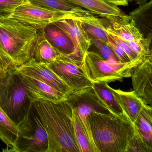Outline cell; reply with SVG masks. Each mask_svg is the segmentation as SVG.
Here are the masks:
<instances>
[{
  "mask_svg": "<svg viewBox=\"0 0 152 152\" xmlns=\"http://www.w3.org/2000/svg\"><path fill=\"white\" fill-rule=\"evenodd\" d=\"M16 72L35 77L48 84L66 96L73 91L63 81L50 70L47 64L38 63L31 59L15 70Z\"/></svg>",
  "mask_w": 152,
  "mask_h": 152,
  "instance_id": "obj_10",
  "label": "cell"
},
{
  "mask_svg": "<svg viewBox=\"0 0 152 152\" xmlns=\"http://www.w3.org/2000/svg\"><path fill=\"white\" fill-rule=\"evenodd\" d=\"M149 56L141 55L127 63L106 60L98 53L88 50L83 56L82 68L93 83L121 81L131 76L132 69Z\"/></svg>",
  "mask_w": 152,
  "mask_h": 152,
  "instance_id": "obj_4",
  "label": "cell"
},
{
  "mask_svg": "<svg viewBox=\"0 0 152 152\" xmlns=\"http://www.w3.org/2000/svg\"><path fill=\"white\" fill-rule=\"evenodd\" d=\"M72 120L75 135L80 152H99L93 139L85 129L80 115L73 108Z\"/></svg>",
  "mask_w": 152,
  "mask_h": 152,
  "instance_id": "obj_21",
  "label": "cell"
},
{
  "mask_svg": "<svg viewBox=\"0 0 152 152\" xmlns=\"http://www.w3.org/2000/svg\"><path fill=\"white\" fill-rule=\"evenodd\" d=\"M133 91L146 104H152V55L132 69Z\"/></svg>",
  "mask_w": 152,
  "mask_h": 152,
  "instance_id": "obj_11",
  "label": "cell"
},
{
  "mask_svg": "<svg viewBox=\"0 0 152 152\" xmlns=\"http://www.w3.org/2000/svg\"><path fill=\"white\" fill-rule=\"evenodd\" d=\"M17 125L0 107V139L7 145V152L14 146L18 136Z\"/></svg>",
  "mask_w": 152,
  "mask_h": 152,
  "instance_id": "obj_24",
  "label": "cell"
},
{
  "mask_svg": "<svg viewBox=\"0 0 152 152\" xmlns=\"http://www.w3.org/2000/svg\"><path fill=\"white\" fill-rule=\"evenodd\" d=\"M26 0H0V19L7 18L18 6Z\"/></svg>",
  "mask_w": 152,
  "mask_h": 152,
  "instance_id": "obj_29",
  "label": "cell"
},
{
  "mask_svg": "<svg viewBox=\"0 0 152 152\" xmlns=\"http://www.w3.org/2000/svg\"><path fill=\"white\" fill-rule=\"evenodd\" d=\"M30 3L43 8L70 13L78 16L84 17L91 13L66 0H27Z\"/></svg>",
  "mask_w": 152,
  "mask_h": 152,
  "instance_id": "obj_20",
  "label": "cell"
},
{
  "mask_svg": "<svg viewBox=\"0 0 152 152\" xmlns=\"http://www.w3.org/2000/svg\"><path fill=\"white\" fill-rule=\"evenodd\" d=\"M136 132L129 142L126 152H152L136 129Z\"/></svg>",
  "mask_w": 152,
  "mask_h": 152,
  "instance_id": "obj_27",
  "label": "cell"
},
{
  "mask_svg": "<svg viewBox=\"0 0 152 152\" xmlns=\"http://www.w3.org/2000/svg\"><path fill=\"white\" fill-rule=\"evenodd\" d=\"M83 26L88 35L104 42L109 46L110 39L105 31V26L102 20L90 14L85 16L80 20Z\"/></svg>",
  "mask_w": 152,
  "mask_h": 152,
  "instance_id": "obj_25",
  "label": "cell"
},
{
  "mask_svg": "<svg viewBox=\"0 0 152 152\" xmlns=\"http://www.w3.org/2000/svg\"><path fill=\"white\" fill-rule=\"evenodd\" d=\"M88 35L91 40V43L97 49L99 52V54L103 58L110 61L117 62L120 61L110 46L100 40L91 35Z\"/></svg>",
  "mask_w": 152,
  "mask_h": 152,
  "instance_id": "obj_26",
  "label": "cell"
},
{
  "mask_svg": "<svg viewBox=\"0 0 152 152\" xmlns=\"http://www.w3.org/2000/svg\"><path fill=\"white\" fill-rule=\"evenodd\" d=\"M31 104L19 74L15 70L8 72L0 93V107L17 125L27 114Z\"/></svg>",
  "mask_w": 152,
  "mask_h": 152,
  "instance_id": "obj_6",
  "label": "cell"
},
{
  "mask_svg": "<svg viewBox=\"0 0 152 152\" xmlns=\"http://www.w3.org/2000/svg\"><path fill=\"white\" fill-rule=\"evenodd\" d=\"M148 1V0H135V2L137 5L140 6L147 2Z\"/></svg>",
  "mask_w": 152,
  "mask_h": 152,
  "instance_id": "obj_33",
  "label": "cell"
},
{
  "mask_svg": "<svg viewBox=\"0 0 152 152\" xmlns=\"http://www.w3.org/2000/svg\"><path fill=\"white\" fill-rule=\"evenodd\" d=\"M82 17L66 12L43 8L26 0L17 7L7 18H13L38 31L62 19L73 18L80 20Z\"/></svg>",
  "mask_w": 152,
  "mask_h": 152,
  "instance_id": "obj_7",
  "label": "cell"
},
{
  "mask_svg": "<svg viewBox=\"0 0 152 152\" xmlns=\"http://www.w3.org/2000/svg\"><path fill=\"white\" fill-rule=\"evenodd\" d=\"M53 23L70 37L75 47L77 56L80 59L83 60L84 54L88 50L92 43L80 20L66 18Z\"/></svg>",
  "mask_w": 152,
  "mask_h": 152,
  "instance_id": "obj_13",
  "label": "cell"
},
{
  "mask_svg": "<svg viewBox=\"0 0 152 152\" xmlns=\"http://www.w3.org/2000/svg\"><path fill=\"white\" fill-rule=\"evenodd\" d=\"M48 135L47 152H80L75 135L72 108L66 99L58 103L41 99L31 102Z\"/></svg>",
  "mask_w": 152,
  "mask_h": 152,
  "instance_id": "obj_1",
  "label": "cell"
},
{
  "mask_svg": "<svg viewBox=\"0 0 152 152\" xmlns=\"http://www.w3.org/2000/svg\"><path fill=\"white\" fill-rule=\"evenodd\" d=\"M38 30L10 18L0 19V72L6 76L31 58Z\"/></svg>",
  "mask_w": 152,
  "mask_h": 152,
  "instance_id": "obj_2",
  "label": "cell"
},
{
  "mask_svg": "<svg viewBox=\"0 0 152 152\" xmlns=\"http://www.w3.org/2000/svg\"><path fill=\"white\" fill-rule=\"evenodd\" d=\"M93 84V91L110 113L119 116L125 115L107 83H98Z\"/></svg>",
  "mask_w": 152,
  "mask_h": 152,
  "instance_id": "obj_23",
  "label": "cell"
},
{
  "mask_svg": "<svg viewBox=\"0 0 152 152\" xmlns=\"http://www.w3.org/2000/svg\"><path fill=\"white\" fill-rule=\"evenodd\" d=\"M109 20L113 31L123 40L140 41L144 39V36L132 19L127 20L117 18Z\"/></svg>",
  "mask_w": 152,
  "mask_h": 152,
  "instance_id": "obj_19",
  "label": "cell"
},
{
  "mask_svg": "<svg viewBox=\"0 0 152 152\" xmlns=\"http://www.w3.org/2000/svg\"><path fill=\"white\" fill-rule=\"evenodd\" d=\"M110 88L124 113L134 124L146 103L134 91H124L120 89H115L110 87Z\"/></svg>",
  "mask_w": 152,
  "mask_h": 152,
  "instance_id": "obj_16",
  "label": "cell"
},
{
  "mask_svg": "<svg viewBox=\"0 0 152 152\" xmlns=\"http://www.w3.org/2000/svg\"><path fill=\"white\" fill-rule=\"evenodd\" d=\"M103 1L117 7H119V6L126 7L128 6L129 2V0H103Z\"/></svg>",
  "mask_w": 152,
  "mask_h": 152,
  "instance_id": "obj_31",
  "label": "cell"
},
{
  "mask_svg": "<svg viewBox=\"0 0 152 152\" xmlns=\"http://www.w3.org/2000/svg\"><path fill=\"white\" fill-rule=\"evenodd\" d=\"M17 73L27 89L31 102L43 99L58 103L66 99L65 95L42 81L30 75Z\"/></svg>",
  "mask_w": 152,
  "mask_h": 152,
  "instance_id": "obj_14",
  "label": "cell"
},
{
  "mask_svg": "<svg viewBox=\"0 0 152 152\" xmlns=\"http://www.w3.org/2000/svg\"><path fill=\"white\" fill-rule=\"evenodd\" d=\"M6 76L3 75L1 72H0V93L1 92L2 90V86H3V83L4 81V79Z\"/></svg>",
  "mask_w": 152,
  "mask_h": 152,
  "instance_id": "obj_32",
  "label": "cell"
},
{
  "mask_svg": "<svg viewBox=\"0 0 152 152\" xmlns=\"http://www.w3.org/2000/svg\"><path fill=\"white\" fill-rule=\"evenodd\" d=\"M66 100L76 110L87 132L93 139L88 121V116L93 113H111L108 108L97 96L93 88L80 92H73L66 96Z\"/></svg>",
  "mask_w": 152,
  "mask_h": 152,
  "instance_id": "obj_8",
  "label": "cell"
},
{
  "mask_svg": "<svg viewBox=\"0 0 152 152\" xmlns=\"http://www.w3.org/2000/svg\"><path fill=\"white\" fill-rule=\"evenodd\" d=\"M134 125L152 151V108L147 104L143 107Z\"/></svg>",
  "mask_w": 152,
  "mask_h": 152,
  "instance_id": "obj_22",
  "label": "cell"
},
{
  "mask_svg": "<svg viewBox=\"0 0 152 152\" xmlns=\"http://www.w3.org/2000/svg\"><path fill=\"white\" fill-rule=\"evenodd\" d=\"M17 125L18 132L15 145L7 152H47L48 148V135L32 103L23 120Z\"/></svg>",
  "mask_w": 152,
  "mask_h": 152,
  "instance_id": "obj_5",
  "label": "cell"
},
{
  "mask_svg": "<svg viewBox=\"0 0 152 152\" xmlns=\"http://www.w3.org/2000/svg\"><path fill=\"white\" fill-rule=\"evenodd\" d=\"M38 31L43 33L50 44L65 57L67 61L82 65L83 60L77 56L72 40L63 30L51 23Z\"/></svg>",
  "mask_w": 152,
  "mask_h": 152,
  "instance_id": "obj_12",
  "label": "cell"
},
{
  "mask_svg": "<svg viewBox=\"0 0 152 152\" xmlns=\"http://www.w3.org/2000/svg\"><path fill=\"white\" fill-rule=\"evenodd\" d=\"M47 65L73 92H80L93 88L94 84L84 73L82 65L61 59Z\"/></svg>",
  "mask_w": 152,
  "mask_h": 152,
  "instance_id": "obj_9",
  "label": "cell"
},
{
  "mask_svg": "<svg viewBox=\"0 0 152 152\" xmlns=\"http://www.w3.org/2000/svg\"><path fill=\"white\" fill-rule=\"evenodd\" d=\"M38 31L37 40L31 59L46 64L58 59H66L50 44L41 31Z\"/></svg>",
  "mask_w": 152,
  "mask_h": 152,
  "instance_id": "obj_17",
  "label": "cell"
},
{
  "mask_svg": "<svg viewBox=\"0 0 152 152\" xmlns=\"http://www.w3.org/2000/svg\"><path fill=\"white\" fill-rule=\"evenodd\" d=\"M88 10L93 15H97L108 20L121 18L130 20L129 16L126 15L118 7L107 3L103 0H66Z\"/></svg>",
  "mask_w": 152,
  "mask_h": 152,
  "instance_id": "obj_15",
  "label": "cell"
},
{
  "mask_svg": "<svg viewBox=\"0 0 152 152\" xmlns=\"http://www.w3.org/2000/svg\"><path fill=\"white\" fill-rule=\"evenodd\" d=\"M88 121L99 152H126L136 130L126 115L93 113L88 116Z\"/></svg>",
  "mask_w": 152,
  "mask_h": 152,
  "instance_id": "obj_3",
  "label": "cell"
},
{
  "mask_svg": "<svg viewBox=\"0 0 152 152\" xmlns=\"http://www.w3.org/2000/svg\"><path fill=\"white\" fill-rule=\"evenodd\" d=\"M135 0H129V2H133L134 1L135 2Z\"/></svg>",
  "mask_w": 152,
  "mask_h": 152,
  "instance_id": "obj_34",
  "label": "cell"
},
{
  "mask_svg": "<svg viewBox=\"0 0 152 152\" xmlns=\"http://www.w3.org/2000/svg\"><path fill=\"white\" fill-rule=\"evenodd\" d=\"M109 46L111 47L120 62L122 63H127L131 61L130 60L129 57L124 51L123 50L111 39H110Z\"/></svg>",
  "mask_w": 152,
  "mask_h": 152,
  "instance_id": "obj_30",
  "label": "cell"
},
{
  "mask_svg": "<svg viewBox=\"0 0 152 152\" xmlns=\"http://www.w3.org/2000/svg\"><path fill=\"white\" fill-rule=\"evenodd\" d=\"M104 29L110 39L114 42L123 50L126 53L129 57L130 60H133L137 58V56L132 51L129 45L127 44V42L122 39L119 36L115 34L112 30L110 26H105Z\"/></svg>",
  "mask_w": 152,
  "mask_h": 152,
  "instance_id": "obj_28",
  "label": "cell"
},
{
  "mask_svg": "<svg viewBox=\"0 0 152 152\" xmlns=\"http://www.w3.org/2000/svg\"><path fill=\"white\" fill-rule=\"evenodd\" d=\"M129 16L144 38L152 36V0L139 6Z\"/></svg>",
  "mask_w": 152,
  "mask_h": 152,
  "instance_id": "obj_18",
  "label": "cell"
}]
</instances>
